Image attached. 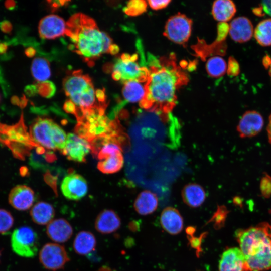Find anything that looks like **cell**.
<instances>
[{
  "label": "cell",
  "instance_id": "47",
  "mask_svg": "<svg viewBox=\"0 0 271 271\" xmlns=\"http://www.w3.org/2000/svg\"><path fill=\"white\" fill-rule=\"evenodd\" d=\"M8 44L5 41H0V54H5L8 50Z\"/></svg>",
  "mask_w": 271,
  "mask_h": 271
},
{
  "label": "cell",
  "instance_id": "51",
  "mask_svg": "<svg viewBox=\"0 0 271 271\" xmlns=\"http://www.w3.org/2000/svg\"><path fill=\"white\" fill-rule=\"evenodd\" d=\"M119 51L118 46L115 44H111L109 49V52L112 55L116 54Z\"/></svg>",
  "mask_w": 271,
  "mask_h": 271
},
{
  "label": "cell",
  "instance_id": "40",
  "mask_svg": "<svg viewBox=\"0 0 271 271\" xmlns=\"http://www.w3.org/2000/svg\"><path fill=\"white\" fill-rule=\"evenodd\" d=\"M170 1H148V3L151 8L154 10H160L166 7L170 3Z\"/></svg>",
  "mask_w": 271,
  "mask_h": 271
},
{
  "label": "cell",
  "instance_id": "38",
  "mask_svg": "<svg viewBox=\"0 0 271 271\" xmlns=\"http://www.w3.org/2000/svg\"><path fill=\"white\" fill-rule=\"evenodd\" d=\"M260 190L262 196L265 198L271 197V177L264 173L260 183Z\"/></svg>",
  "mask_w": 271,
  "mask_h": 271
},
{
  "label": "cell",
  "instance_id": "22",
  "mask_svg": "<svg viewBox=\"0 0 271 271\" xmlns=\"http://www.w3.org/2000/svg\"><path fill=\"white\" fill-rule=\"evenodd\" d=\"M158 206V199L156 194L149 190L142 191L135 199L133 207L136 211L142 215L154 212Z\"/></svg>",
  "mask_w": 271,
  "mask_h": 271
},
{
  "label": "cell",
  "instance_id": "12",
  "mask_svg": "<svg viewBox=\"0 0 271 271\" xmlns=\"http://www.w3.org/2000/svg\"><path fill=\"white\" fill-rule=\"evenodd\" d=\"M90 151V145L87 141L69 133L67 137L65 148L61 153L69 160L85 162L86 157Z\"/></svg>",
  "mask_w": 271,
  "mask_h": 271
},
{
  "label": "cell",
  "instance_id": "52",
  "mask_svg": "<svg viewBox=\"0 0 271 271\" xmlns=\"http://www.w3.org/2000/svg\"><path fill=\"white\" fill-rule=\"evenodd\" d=\"M266 129L267 132L268 141L271 144V115L269 117L268 123Z\"/></svg>",
  "mask_w": 271,
  "mask_h": 271
},
{
  "label": "cell",
  "instance_id": "32",
  "mask_svg": "<svg viewBox=\"0 0 271 271\" xmlns=\"http://www.w3.org/2000/svg\"><path fill=\"white\" fill-rule=\"evenodd\" d=\"M52 137L56 149L61 152L65 148L67 136L63 129L54 121L52 124Z\"/></svg>",
  "mask_w": 271,
  "mask_h": 271
},
{
  "label": "cell",
  "instance_id": "31",
  "mask_svg": "<svg viewBox=\"0 0 271 271\" xmlns=\"http://www.w3.org/2000/svg\"><path fill=\"white\" fill-rule=\"evenodd\" d=\"M45 153L46 152L43 154H39L35 149L32 150L28 156L29 165L35 169L48 171L50 167L47 161Z\"/></svg>",
  "mask_w": 271,
  "mask_h": 271
},
{
  "label": "cell",
  "instance_id": "53",
  "mask_svg": "<svg viewBox=\"0 0 271 271\" xmlns=\"http://www.w3.org/2000/svg\"><path fill=\"white\" fill-rule=\"evenodd\" d=\"M27 102V99L25 96H24L23 97H22L20 101V104L19 105L21 107H24L26 106Z\"/></svg>",
  "mask_w": 271,
  "mask_h": 271
},
{
  "label": "cell",
  "instance_id": "25",
  "mask_svg": "<svg viewBox=\"0 0 271 271\" xmlns=\"http://www.w3.org/2000/svg\"><path fill=\"white\" fill-rule=\"evenodd\" d=\"M236 11L234 3L229 0L216 1L212 6L213 16L216 20L221 23H225L231 19Z\"/></svg>",
  "mask_w": 271,
  "mask_h": 271
},
{
  "label": "cell",
  "instance_id": "28",
  "mask_svg": "<svg viewBox=\"0 0 271 271\" xmlns=\"http://www.w3.org/2000/svg\"><path fill=\"white\" fill-rule=\"evenodd\" d=\"M31 70L35 79L39 82L47 81L51 76L50 64L44 58H35L32 61Z\"/></svg>",
  "mask_w": 271,
  "mask_h": 271
},
{
  "label": "cell",
  "instance_id": "36",
  "mask_svg": "<svg viewBox=\"0 0 271 271\" xmlns=\"http://www.w3.org/2000/svg\"><path fill=\"white\" fill-rule=\"evenodd\" d=\"M207 232L201 233L199 236H195V233L187 235V238L189 241L190 247L195 249L196 256L199 257L202 252V244L203 240L207 236Z\"/></svg>",
  "mask_w": 271,
  "mask_h": 271
},
{
  "label": "cell",
  "instance_id": "21",
  "mask_svg": "<svg viewBox=\"0 0 271 271\" xmlns=\"http://www.w3.org/2000/svg\"><path fill=\"white\" fill-rule=\"evenodd\" d=\"M181 195L184 203L191 208L200 207L206 198L203 188L196 183L185 185L182 190Z\"/></svg>",
  "mask_w": 271,
  "mask_h": 271
},
{
  "label": "cell",
  "instance_id": "39",
  "mask_svg": "<svg viewBox=\"0 0 271 271\" xmlns=\"http://www.w3.org/2000/svg\"><path fill=\"white\" fill-rule=\"evenodd\" d=\"M44 179L46 183L50 186L55 193L57 194V177L51 175L49 171H47L44 175Z\"/></svg>",
  "mask_w": 271,
  "mask_h": 271
},
{
  "label": "cell",
  "instance_id": "2",
  "mask_svg": "<svg viewBox=\"0 0 271 271\" xmlns=\"http://www.w3.org/2000/svg\"><path fill=\"white\" fill-rule=\"evenodd\" d=\"M66 35L75 44L76 52L86 60L109 52L112 39L100 31L94 20L81 13L72 16L66 23Z\"/></svg>",
  "mask_w": 271,
  "mask_h": 271
},
{
  "label": "cell",
  "instance_id": "55",
  "mask_svg": "<svg viewBox=\"0 0 271 271\" xmlns=\"http://www.w3.org/2000/svg\"><path fill=\"white\" fill-rule=\"evenodd\" d=\"M269 74H270V76L271 77V62H270V68H269Z\"/></svg>",
  "mask_w": 271,
  "mask_h": 271
},
{
  "label": "cell",
  "instance_id": "30",
  "mask_svg": "<svg viewBox=\"0 0 271 271\" xmlns=\"http://www.w3.org/2000/svg\"><path fill=\"white\" fill-rule=\"evenodd\" d=\"M206 66L208 74L215 78L223 76L227 70L226 62L220 56L210 58L207 61Z\"/></svg>",
  "mask_w": 271,
  "mask_h": 271
},
{
  "label": "cell",
  "instance_id": "14",
  "mask_svg": "<svg viewBox=\"0 0 271 271\" xmlns=\"http://www.w3.org/2000/svg\"><path fill=\"white\" fill-rule=\"evenodd\" d=\"M67 27L64 20L57 15L44 17L39 22L38 30L43 39H53L66 35Z\"/></svg>",
  "mask_w": 271,
  "mask_h": 271
},
{
  "label": "cell",
  "instance_id": "16",
  "mask_svg": "<svg viewBox=\"0 0 271 271\" xmlns=\"http://www.w3.org/2000/svg\"><path fill=\"white\" fill-rule=\"evenodd\" d=\"M219 271H249L239 248H229L223 252L219 263Z\"/></svg>",
  "mask_w": 271,
  "mask_h": 271
},
{
  "label": "cell",
  "instance_id": "29",
  "mask_svg": "<svg viewBox=\"0 0 271 271\" xmlns=\"http://www.w3.org/2000/svg\"><path fill=\"white\" fill-rule=\"evenodd\" d=\"M254 37L257 42L263 46L271 45V19L261 21L254 31Z\"/></svg>",
  "mask_w": 271,
  "mask_h": 271
},
{
  "label": "cell",
  "instance_id": "54",
  "mask_svg": "<svg viewBox=\"0 0 271 271\" xmlns=\"http://www.w3.org/2000/svg\"><path fill=\"white\" fill-rule=\"evenodd\" d=\"M20 99L17 96H13L11 98V102L14 104H20Z\"/></svg>",
  "mask_w": 271,
  "mask_h": 271
},
{
  "label": "cell",
  "instance_id": "35",
  "mask_svg": "<svg viewBox=\"0 0 271 271\" xmlns=\"http://www.w3.org/2000/svg\"><path fill=\"white\" fill-rule=\"evenodd\" d=\"M146 2L144 1H129L127 7L124 9V12L128 15L137 16L146 11Z\"/></svg>",
  "mask_w": 271,
  "mask_h": 271
},
{
  "label": "cell",
  "instance_id": "42",
  "mask_svg": "<svg viewBox=\"0 0 271 271\" xmlns=\"http://www.w3.org/2000/svg\"><path fill=\"white\" fill-rule=\"evenodd\" d=\"M0 29L5 33H10L12 30V24L8 20H4L0 23Z\"/></svg>",
  "mask_w": 271,
  "mask_h": 271
},
{
  "label": "cell",
  "instance_id": "17",
  "mask_svg": "<svg viewBox=\"0 0 271 271\" xmlns=\"http://www.w3.org/2000/svg\"><path fill=\"white\" fill-rule=\"evenodd\" d=\"M121 225L118 215L113 210L104 209L97 216L94 227L102 234H109L118 230Z\"/></svg>",
  "mask_w": 271,
  "mask_h": 271
},
{
  "label": "cell",
  "instance_id": "49",
  "mask_svg": "<svg viewBox=\"0 0 271 271\" xmlns=\"http://www.w3.org/2000/svg\"><path fill=\"white\" fill-rule=\"evenodd\" d=\"M25 53L27 56L32 57L35 55L36 51L34 48L30 47L25 49Z\"/></svg>",
  "mask_w": 271,
  "mask_h": 271
},
{
  "label": "cell",
  "instance_id": "1",
  "mask_svg": "<svg viewBox=\"0 0 271 271\" xmlns=\"http://www.w3.org/2000/svg\"><path fill=\"white\" fill-rule=\"evenodd\" d=\"M145 83L146 95L139 106L167 120L177 103L176 92L188 82L187 74L177 66L175 56L163 57L155 60L149 68Z\"/></svg>",
  "mask_w": 271,
  "mask_h": 271
},
{
  "label": "cell",
  "instance_id": "8",
  "mask_svg": "<svg viewBox=\"0 0 271 271\" xmlns=\"http://www.w3.org/2000/svg\"><path fill=\"white\" fill-rule=\"evenodd\" d=\"M39 261L46 269L57 271L64 268L70 260L64 246L56 243H47L39 253Z\"/></svg>",
  "mask_w": 271,
  "mask_h": 271
},
{
  "label": "cell",
  "instance_id": "45",
  "mask_svg": "<svg viewBox=\"0 0 271 271\" xmlns=\"http://www.w3.org/2000/svg\"><path fill=\"white\" fill-rule=\"evenodd\" d=\"M25 91L26 94L29 96L34 95L37 92L36 86L34 85H28L26 87Z\"/></svg>",
  "mask_w": 271,
  "mask_h": 271
},
{
  "label": "cell",
  "instance_id": "26",
  "mask_svg": "<svg viewBox=\"0 0 271 271\" xmlns=\"http://www.w3.org/2000/svg\"><path fill=\"white\" fill-rule=\"evenodd\" d=\"M122 95L125 100L129 102H140L146 95L145 84L136 80L127 81L124 83Z\"/></svg>",
  "mask_w": 271,
  "mask_h": 271
},
{
  "label": "cell",
  "instance_id": "23",
  "mask_svg": "<svg viewBox=\"0 0 271 271\" xmlns=\"http://www.w3.org/2000/svg\"><path fill=\"white\" fill-rule=\"evenodd\" d=\"M30 214L35 223L39 225H45L53 220L55 212L51 204L40 201L32 207Z\"/></svg>",
  "mask_w": 271,
  "mask_h": 271
},
{
  "label": "cell",
  "instance_id": "58",
  "mask_svg": "<svg viewBox=\"0 0 271 271\" xmlns=\"http://www.w3.org/2000/svg\"><path fill=\"white\" fill-rule=\"evenodd\" d=\"M198 271H201V270H198Z\"/></svg>",
  "mask_w": 271,
  "mask_h": 271
},
{
  "label": "cell",
  "instance_id": "5",
  "mask_svg": "<svg viewBox=\"0 0 271 271\" xmlns=\"http://www.w3.org/2000/svg\"><path fill=\"white\" fill-rule=\"evenodd\" d=\"M0 142L11 149L15 157L22 160L38 146L27 132L23 114L16 124L9 126L0 123Z\"/></svg>",
  "mask_w": 271,
  "mask_h": 271
},
{
  "label": "cell",
  "instance_id": "4",
  "mask_svg": "<svg viewBox=\"0 0 271 271\" xmlns=\"http://www.w3.org/2000/svg\"><path fill=\"white\" fill-rule=\"evenodd\" d=\"M63 85L66 95L78 108L87 110L97 105L94 87L88 75L75 71L64 79Z\"/></svg>",
  "mask_w": 271,
  "mask_h": 271
},
{
  "label": "cell",
  "instance_id": "3",
  "mask_svg": "<svg viewBox=\"0 0 271 271\" xmlns=\"http://www.w3.org/2000/svg\"><path fill=\"white\" fill-rule=\"evenodd\" d=\"M235 237L249 271L271 269V238L260 224L238 229Z\"/></svg>",
  "mask_w": 271,
  "mask_h": 271
},
{
  "label": "cell",
  "instance_id": "24",
  "mask_svg": "<svg viewBox=\"0 0 271 271\" xmlns=\"http://www.w3.org/2000/svg\"><path fill=\"white\" fill-rule=\"evenodd\" d=\"M97 244L95 235L91 232L83 230L75 236L73 247L76 253L86 255L94 250Z\"/></svg>",
  "mask_w": 271,
  "mask_h": 271
},
{
  "label": "cell",
  "instance_id": "9",
  "mask_svg": "<svg viewBox=\"0 0 271 271\" xmlns=\"http://www.w3.org/2000/svg\"><path fill=\"white\" fill-rule=\"evenodd\" d=\"M192 21L180 13L171 17L167 21L163 35L179 44H184L191 35Z\"/></svg>",
  "mask_w": 271,
  "mask_h": 271
},
{
  "label": "cell",
  "instance_id": "7",
  "mask_svg": "<svg viewBox=\"0 0 271 271\" xmlns=\"http://www.w3.org/2000/svg\"><path fill=\"white\" fill-rule=\"evenodd\" d=\"M11 244L13 251L18 255L26 258L34 257L38 251V234L31 227H19L12 233Z\"/></svg>",
  "mask_w": 271,
  "mask_h": 271
},
{
  "label": "cell",
  "instance_id": "19",
  "mask_svg": "<svg viewBox=\"0 0 271 271\" xmlns=\"http://www.w3.org/2000/svg\"><path fill=\"white\" fill-rule=\"evenodd\" d=\"M160 222L163 229L171 235L178 234L183 229L182 215L177 209L172 207H167L162 211Z\"/></svg>",
  "mask_w": 271,
  "mask_h": 271
},
{
  "label": "cell",
  "instance_id": "6",
  "mask_svg": "<svg viewBox=\"0 0 271 271\" xmlns=\"http://www.w3.org/2000/svg\"><path fill=\"white\" fill-rule=\"evenodd\" d=\"M138 55L123 54L117 59L113 67L112 77L114 80H121L123 83L136 80L146 82L149 76V68L141 66L137 62Z\"/></svg>",
  "mask_w": 271,
  "mask_h": 271
},
{
  "label": "cell",
  "instance_id": "48",
  "mask_svg": "<svg viewBox=\"0 0 271 271\" xmlns=\"http://www.w3.org/2000/svg\"><path fill=\"white\" fill-rule=\"evenodd\" d=\"M260 224L268 236L271 238V224L266 222H261Z\"/></svg>",
  "mask_w": 271,
  "mask_h": 271
},
{
  "label": "cell",
  "instance_id": "41",
  "mask_svg": "<svg viewBox=\"0 0 271 271\" xmlns=\"http://www.w3.org/2000/svg\"><path fill=\"white\" fill-rule=\"evenodd\" d=\"M64 110L67 113H71L74 115L77 112V106L70 100L66 101L63 105Z\"/></svg>",
  "mask_w": 271,
  "mask_h": 271
},
{
  "label": "cell",
  "instance_id": "33",
  "mask_svg": "<svg viewBox=\"0 0 271 271\" xmlns=\"http://www.w3.org/2000/svg\"><path fill=\"white\" fill-rule=\"evenodd\" d=\"M229 211L224 205L218 206L216 211L213 214L208 223H213L214 229H221L225 225V223Z\"/></svg>",
  "mask_w": 271,
  "mask_h": 271
},
{
  "label": "cell",
  "instance_id": "27",
  "mask_svg": "<svg viewBox=\"0 0 271 271\" xmlns=\"http://www.w3.org/2000/svg\"><path fill=\"white\" fill-rule=\"evenodd\" d=\"M123 162L122 152H120L100 161L97 168L103 173L112 174L118 172L122 168Z\"/></svg>",
  "mask_w": 271,
  "mask_h": 271
},
{
  "label": "cell",
  "instance_id": "44",
  "mask_svg": "<svg viewBox=\"0 0 271 271\" xmlns=\"http://www.w3.org/2000/svg\"><path fill=\"white\" fill-rule=\"evenodd\" d=\"M262 10L271 16V1H263L261 3Z\"/></svg>",
  "mask_w": 271,
  "mask_h": 271
},
{
  "label": "cell",
  "instance_id": "46",
  "mask_svg": "<svg viewBox=\"0 0 271 271\" xmlns=\"http://www.w3.org/2000/svg\"><path fill=\"white\" fill-rule=\"evenodd\" d=\"M128 228L130 230L133 232L138 231L140 229V224L138 221H132L128 224Z\"/></svg>",
  "mask_w": 271,
  "mask_h": 271
},
{
  "label": "cell",
  "instance_id": "18",
  "mask_svg": "<svg viewBox=\"0 0 271 271\" xmlns=\"http://www.w3.org/2000/svg\"><path fill=\"white\" fill-rule=\"evenodd\" d=\"M73 233L70 223L64 218H57L49 223L46 228L48 237L56 243H62L68 241Z\"/></svg>",
  "mask_w": 271,
  "mask_h": 271
},
{
  "label": "cell",
  "instance_id": "50",
  "mask_svg": "<svg viewBox=\"0 0 271 271\" xmlns=\"http://www.w3.org/2000/svg\"><path fill=\"white\" fill-rule=\"evenodd\" d=\"M7 9L12 10L14 9L16 7V3L14 1H7L5 3Z\"/></svg>",
  "mask_w": 271,
  "mask_h": 271
},
{
  "label": "cell",
  "instance_id": "20",
  "mask_svg": "<svg viewBox=\"0 0 271 271\" xmlns=\"http://www.w3.org/2000/svg\"><path fill=\"white\" fill-rule=\"evenodd\" d=\"M228 32L232 40L243 43L251 39L253 34V27L248 18L239 17L231 21Z\"/></svg>",
  "mask_w": 271,
  "mask_h": 271
},
{
  "label": "cell",
  "instance_id": "11",
  "mask_svg": "<svg viewBox=\"0 0 271 271\" xmlns=\"http://www.w3.org/2000/svg\"><path fill=\"white\" fill-rule=\"evenodd\" d=\"M61 190L67 199L77 201L87 194L88 186L83 177L78 174L71 173L63 179Z\"/></svg>",
  "mask_w": 271,
  "mask_h": 271
},
{
  "label": "cell",
  "instance_id": "37",
  "mask_svg": "<svg viewBox=\"0 0 271 271\" xmlns=\"http://www.w3.org/2000/svg\"><path fill=\"white\" fill-rule=\"evenodd\" d=\"M36 86L37 92L43 97L50 98L55 94L56 90L55 85L50 81L39 82Z\"/></svg>",
  "mask_w": 271,
  "mask_h": 271
},
{
  "label": "cell",
  "instance_id": "34",
  "mask_svg": "<svg viewBox=\"0 0 271 271\" xmlns=\"http://www.w3.org/2000/svg\"><path fill=\"white\" fill-rule=\"evenodd\" d=\"M14 223L13 215L9 211L0 208V234H7Z\"/></svg>",
  "mask_w": 271,
  "mask_h": 271
},
{
  "label": "cell",
  "instance_id": "43",
  "mask_svg": "<svg viewBox=\"0 0 271 271\" xmlns=\"http://www.w3.org/2000/svg\"><path fill=\"white\" fill-rule=\"evenodd\" d=\"M95 96L98 99L99 104L106 105L105 103L106 96L104 92L101 89H97L95 92Z\"/></svg>",
  "mask_w": 271,
  "mask_h": 271
},
{
  "label": "cell",
  "instance_id": "57",
  "mask_svg": "<svg viewBox=\"0 0 271 271\" xmlns=\"http://www.w3.org/2000/svg\"><path fill=\"white\" fill-rule=\"evenodd\" d=\"M1 95H0V101H1Z\"/></svg>",
  "mask_w": 271,
  "mask_h": 271
},
{
  "label": "cell",
  "instance_id": "13",
  "mask_svg": "<svg viewBox=\"0 0 271 271\" xmlns=\"http://www.w3.org/2000/svg\"><path fill=\"white\" fill-rule=\"evenodd\" d=\"M264 125L262 115L254 110L245 112L241 117L236 129L240 137L251 138L261 131Z\"/></svg>",
  "mask_w": 271,
  "mask_h": 271
},
{
  "label": "cell",
  "instance_id": "10",
  "mask_svg": "<svg viewBox=\"0 0 271 271\" xmlns=\"http://www.w3.org/2000/svg\"><path fill=\"white\" fill-rule=\"evenodd\" d=\"M53 121L48 118L37 117L32 123L30 135L37 145L48 150H56L52 137V124Z\"/></svg>",
  "mask_w": 271,
  "mask_h": 271
},
{
  "label": "cell",
  "instance_id": "56",
  "mask_svg": "<svg viewBox=\"0 0 271 271\" xmlns=\"http://www.w3.org/2000/svg\"><path fill=\"white\" fill-rule=\"evenodd\" d=\"M1 251H0V258H1Z\"/></svg>",
  "mask_w": 271,
  "mask_h": 271
},
{
  "label": "cell",
  "instance_id": "15",
  "mask_svg": "<svg viewBox=\"0 0 271 271\" xmlns=\"http://www.w3.org/2000/svg\"><path fill=\"white\" fill-rule=\"evenodd\" d=\"M35 200L34 192L29 187L19 185L14 187L8 196L9 204L15 209L25 211L32 208Z\"/></svg>",
  "mask_w": 271,
  "mask_h": 271
}]
</instances>
